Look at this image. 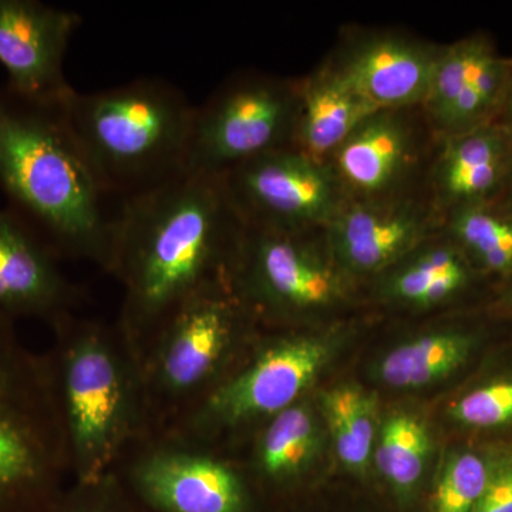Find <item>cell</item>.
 Segmentation results:
<instances>
[{
  "instance_id": "1",
  "label": "cell",
  "mask_w": 512,
  "mask_h": 512,
  "mask_svg": "<svg viewBox=\"0 0 512 512\" xmlns=\"http://www.w3.org/2000/svg\"><path fill=\"white\" fill-rule=\"evenodd\" d=\"M244 231L215 175L184 171L120 202L109 271L124 286L120 326L136 348L175 309L222 281Z\"/></svg>"
},
{
  "instance_id": "2",
  "label": "cell",
  "mask_w": 512,
  "mask_h": 512,
  "mask_svg": "<svg viewBox=\"0 0 512 512\" xmlns=\"http://www.w3.org/2000/svg\"><path fill=\"white\" fill-rule=\"evenodd\" d=\"M64 100L0 86V191L8 210L53 254L109 271L117 211H110L113 197L74 133Z\"/></svg>"
},
{
  "instance_id": "3",
  "label": "cell",
  "mask_w": 512,
  "mask_h": 512,
  "mask_svg": "<svg viewBox=\"0 0 512 512\" xmlns=\"http://www.w3.org/2000/svg\"><path fill=\"white\" fill-rule=\"evenodd\" d=\"M55 355L47 357L62 413L70 467L76 484H97L113 468L137 429L143 379L136 348L119 326L76 322L64 315L52 323Z\"/></svg>"
},
{
  "instance_id": "4",
  "label": "cell",
  "mask_w": 512,
  "mask_h": 512,
  "mask_svg": "<svg viewBox=\"0 0 512 512\" xmlns=\"http://www.w3.org/2000/svg\"><path fill=\"white\" fill-rule=\"evenodd\" d=\"M64 109L101 183L120 202L184 173L195 107L174 84L141 77L74 90Z\"/></svg>"
},
{
  "instance_id": "5",
  "label": "cell",
  "mask_w": 512,
  "mask_h": 512,
  "mask_svg": "<svg viewBox=\"0 0 512 512\" xmlns=\"http://www.w3.org/2000/svg\"><path fill=\"white\" fill-rule=\"evenodd\" d=\"M70 467L47 357L23 345L0 318V512H46Z\"/></svg>"
},
{
  "instance_id": "6",
  "label": "cell",
  "mask_w": 512,
  "mask_h": 512,
  "mask_svg": "<svg viewBox=\"0 0 512 512\" xmlns=\"http://www.w3.org/2000/svg\"><path fill=\"white\" fill-rule=\"evenodd\" d=\"M298 87L245 76L195 107L185 171L222 177L239 165L292 146Z\"/></svg>"
},
{
  "instance_id": "7",
  "label": "cell",
  "mask_w": 512,
  "mask_h": 512,
  "mask_svg": "<svg viewBox=\"0 0 512 512\" xmlns=\"http://www.w3.org/2000/svg\"><path fill=\"white\" fill-rule=\"evenodd\" d=\"M222 180L247 228L302 232L328 225L346 205L333 168L293 146L239 165Z\"/></svg>"
},
{
  "instance_id": "8",
  "label": "cell",
  "mask_w": 512,
  "mask_h": 512,
  "mask_svg": "<svg viewBox=\"0 0 512 512\" xmlns=\"http://www.w3.org/2000/svg\"><path fill=\"white\" fill-rule=\"evenodd\" d=\"M221 282L175 309L153 333L156 350L143 377L144 400L167 406L192 402L217 373L235 330L234 303Z\"/></svg>"
},
{
  "instance_id": "9",
  "label": "cell",
  "mask_w": 512,
  "mask_h": 512,
  "mask_svg": "<svg viewBox=\"0 0 512 512\" xmlns=\"http://www.w3.org/2000/svg\"><path fill=\"white\" fill-rule=\"evenodd\" d=\"M82 25L73 10L39 0H0V64L6 86L32 99L62 101L74 92L64 73L70 40Z\"/></svg>"
},
{
  "instance_id": "10",
  "label": "cell",
  "mask_w": 512,
  "mask_h": 512,
  "mask_svg": "<svg viewBox=\"0 0 512 512\" xmlns=\"http://www.w3.org/2000/svg\"><path fill=\"white\" fill-rule=\"evenodd\" d=\"M330 345L319 338L281 340L256 357L234 379L207 397L198 423L237 426L262 416H276L293 406L328 363Z\"/></svg>"
},
{
  "instance_id": "11",
  "label": "cell",
  "mask_w": 512,
  "mask_h": 512,
  "mask_svg": "<svg viewBox=\"0 0 512 512\" xmlns=\"http://www.w3.org/2000/svg\"><path fill=\"white\" fill-rule=\"evenodd\" d=\"M511 59L477 35L441 49L426 106L444 138L495 123L503 109Z\"/></svg>"
},
{
  "instance_id": "12",
  "label": "cell",
  "mask_w": 512,
  "mask_h": 512,
  "mask_svg": "<svg viewBox=\"0 0 512 512\" xmlns=\"http://www.w3.org/2000/svg\"><path fill=\"white\" fill-rule=\"evenodd\" d=\"M120 481L144 512H251L242 478L192 450H156Z\"/></svg>"
},
{
  "instance_id": "13",
  "label": "cell",
  "mask_w": 512,
  "mask_h": 512,
  "mask_svg": "<svg viewBox=\"0 0 512 512\" xmlns=\"http://www.w3.org/2000/svg\"><path fill=\"white\" fill-rule=\"evenodd\" d=\"M237 255L256 299L284 311L322 308L339 298L340 281L301 232L245 227Z\"/></svg>"
},
{
  "instance_id": "14",
  "label": "cell",
  "mask_w": 512,
  "mask_h": 512,
  "mask_svg": "<svg viewBox=\"0 0 512 512\" xmlns=\"http://www.w3.org/2000/svg\"><path fill=\"white\" fill-rule=\"evenodd\" d=\"M76 302V291L56 265V255L12 211L0 210V318L50 323Z\"/></svg>"
},
{
  "instance_id": "15",
  "label": "cell",
  "mask_w": 512,
  "mask_h": 512,
  "mask_svg": "<svg viewBox=\"0 0 512 512\" xmlns=\"http://www.w3.org/2000/svg\"><path fill=\"white\" fill-rule=\"evenodd\" d=\"M430 224L426 211L413 202L360 200L346 204L329 222V244L350 271L373 274L419 247Z\"/></svg>"
},
{
  "instance_id": "16",
  "label": "cell",
  "mask_w": 512,
  "mask_h": 512,
  "mask_svg": "<svg viewBox=\"0 0 512 512\" xmlns=\"http://www.w3.org/2000/svg\"><path fill=\"white\" fill-rule=\"evenodd\" d=\"M440 52L406 37L373 36L338 66L375 109L400 110L424 104Z\"/></svg>"
},
{
  "instance_id": "17",
  "label": "cell",
  "mask_w": 512,
  "mask_h": 512,
  "mask_svg": "<svg viewBox=\"0 0 512 512\" xmlns=\"http://www.w3.org/2000/svg\"><path fill=\"white\" fill-rule=\"evenodd\" d=\"M414 154L412 130L399 110L370 114L332 154L343 191L360 200L384 198L409 170Z\"/></svg>"
},
{
  "instance_id": "18",
  "label": "cell",
  "mask_w": 512,
  "mask_h": 512,
  "mask_svg": "<svg viewBox=\"0 0 512 512\" xmlns=\"http://www.w3.org/2000/svg\"><path fill=\"white\" fill-rule=\"evenodd\" d=\"M512 180V134L498 123L446 138L436 168L440 201L448 210L497 202Z\"/></svg>"
},
{
  "instance_id": "19",
  "label": "cell",
  "mask_w": 512,
  "mask_h": 512,
  "mask_svg": "<svg viewBox=\"0 0 512 512\" xmlns=\"http://www.w3.org/2000/svg\"><path fill=\"white\" fill-rule=\"evenodd\" d=\"M298 97L292 146L318 161L332 156L363 120L379 111L339 66L313 74L298 87Z\"/></svg>"
},
{
  "instance_id": "20",
  "label": "cell",
  "mask_w": 512,
  "mask_h": 512,
  "mask_svg": "<svg viewBox=\"0 0 512 512\" xmlns=\"http://www.w3.org/2000/svg\"><path fill=\"white\" fill-rule=\"evenodd\" d=\"M474 338L467 333L447 332L423 336L384 357L379 375L397 389H416L448 377L467 362Z\"/></svg>"
},
{
  "instance_id": "21",
  "label": "cell",
  "mask_w": 512,
  "mask_h": 512,
  "mask_svg": "<svg viewBox=\"0 0 512 512\" xmlns=\"http://www.w3.org/2000/svg\"><path fill=\"white\" fill-rule=\"evenodd\" d=\"M448 232L478 268L512 276V212L500 202L454 208L448 217Z\"/></svg>"
},
{
  "instance_id": "22",
  "label": "cell",
  "mask_w": 512,
  "mask_h": 512,
  "mask_svg": "<svg viewBox=\"0 0 512 512\" xmlns=\"http://www.w3.org/2000/svg\"><path fill=\"white\" fill-rule=\"evenodd\" d=\"M336 453L349 470L363 473L369 467L375 440V403L355 386H340L322 396Z\"/></svg>"
},
{
  "instance_id": "23",
  "label": "cell",
  "mask_w": 512,
  "mask_h": 512,
  "mask_svg": "<svg viewBox=\"0 0 512 512\" xmlns=\"http://www.w3.org/2000/svg\"><path fill=\"white\" fill-rule=\"evenodd\" d=\"M318 447V429L308 407L293 406L276 414L259 446V468L269 480L284 481L301 473Z\"/></svg>"
},
{
  "instance_id": "24",
  "label": "cell",
  "mask_w": 512,
  "mask_h": 512,
  "mask_svg": "<svg viewBox=\"0 0 512 512\" xmlns=\"http://www.w3.org/2000/svg\"><path fill=\"white\" fill-rule=\"evenodd\" d=\"M429 453V431L419 419L396 414L384 423L376 463L397 495L412 494L423 476Z\"/></svg>"
},
{
  "instance_id": "25",
  "label": "cell",
  "mask_w": 512,
  "mask_h": 512,
  "mask_svg": "<svg viewBox=\"0 0 512 512\" xmlns=\"http://www.w3.org/2000/svg\"><path fill=\"white\" fill-rule=\"evenodd\" d=\"M495 461L473 450L454 453L441 471L433 512L473 511L490 484Z\"/></svg>"
},
{
  "instance_id": "26",
  "label": "cell",
  "mask_w": 512,
  "mask_h": 512,
  "mask_svg": "<svg viewBox=\"0 0 512 512\" xmlns=\"http://www.w3.org/2000/svg\"><path fill=\"white\" fill-rule=\"evenodd\" d=\"M471 271L468 259L456 244L440 245L421 252L390 279L389 292L400 301L423 306L437 279Z\"/></svg>"
},
{
  "instance_id": "27",
  "label": "cell",
  "mask_w": 512,
  "mask_h": 512,
  "mask_svg": "<svg viewBox=\"0 0 512 512\" xmlns=\"http://www.w3.org/2000/svg\"><path fill=\"white\" fill-rule=\"evenodd\" d=\"M451 419L470 429H504L512 424V377L483 384L450 407Z\"/></svg>"
},
{
  "instance_id": "28",
  "label": "cell",
  "mask_w": 512,
  "mask_h": 512,
  "mask_svg": "<svg viewBox=\"0 0 512 512\" xmlns=\"http://www.w3.org/2000/svg\"><path fill=\"white\" fill-rule=\"evenodd\" d=\"M46 512H144L116 476L97 484H76Z\"/></svg>"
},
{
  "instance_id": "29",
  "label": "cell",
  "mask_w": 512,
  "mask_h": 512,
  "mask_svg": "<svg viewBox=\"0 0 512 512\" xmlns=\"http://www.w3.org/2000/svg\"><path fill=\"white\" fill-rule=\"evenodd\" d=\"M471 512H512V456L497 458L490 484Z\"/></svg>"
},
{
  "instance_id": "30",
  "label": "cell",
  "mask_w": 512,
  "mask_h": 512,
  "mask_svg": "<svg viewBox=\"0 0 512 512\" xmlns=\"http://www.w3.org/2000/svg\"><path fill=\"white\" fill-rule=\"evenodd\" d=\"M495 123L500 124L512 134V59L510 66V76H508L507 92H505L503 109Z\"/></svg>"
},
{
  "instance_id": "31",
  "label": "cell",
  "mask_w": 512,
  "mask_h": 512,
  "mask_svg": "<svg viewBox=\"0 0 512 512\" xmlns=\"http://www.w3.org/2000/svg\"><path fill=\"white\" fill-rule=\"evenodd\" d=\"M501 205H504L508 211L512 212V180L510 185H508L507 190H505L503 197L498 201Z\"/></svg>"
},
{
  "instance_id": "32",
  "label": "cell",
  "mask_w": 512,
  "mask_h": 512,
  "mask_svg": "<svg viewBox=\"0 0 512 512\" xmlns=\"http://www.w3.org/2000/svg\"><path fill=\"white\" fill-rule=\"evenodd\" d=\"M510 298H511V301H512V286H511V291H510Z\"/></svg>"
}]
</instances>
